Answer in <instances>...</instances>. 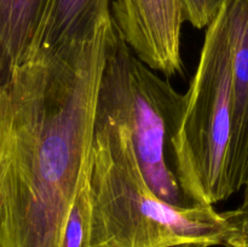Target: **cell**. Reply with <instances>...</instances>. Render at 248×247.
I'll list each match as a JSON object with an SVG mask.
<instances>
[{"instance_id":"cell-7","label":"cell","mask_w":248,"mask_h":247,"mask_svg":"<svg viewBox=\"0 0 248 247\" xmlns=\"http://www.w3.org/2000/svg\"><path fill=\"white\" fill-rule=\"evenodd\" d=\"M110 5L111 0H50L31 55L92 35L111 18Z\"/></svg>"},{"instance_id":"cell-4","label":"cell","mask_w":248,"mask_h":247,"mask_svg":"<svg viewBox=\"0 0 248 247\" xmlns=\"http://www.w3.org/2000/svg\"><path fill=\"white\" fill-rule=\"evenodd\" d=\"M184 94L135 55L114 24L106 46L97 110L124 124L132 136L140 170L161 200L195 206L174 172L173 139L181 124Z\"/></svg>"},{"instance_id":"cell-11","label":"cell","mask_w":248,"mask_h":247,"mask_svg":"<svg viewBox=\"0 0 248 247\" xmlns=\"http://www.w3.org/2000/svg\"><path fill=\"white\" fill-rule=\"evenodd\" d=\"M182 16L196 29L207 28L216 18L225 0H179Z\"/></svg>"},{"instance_id":"cell-2","label":"cell","mask_w":248,"mask_h":247,"mask_svg":"<svg viewBox=\"0 0 248 247\" xmlns=\"http://www.w3.org/2000/svg\"><path fill=\"white\" fill-rule=\"evenodd\" d=\"M91 247L222 246L227 222L213 206L167 203L148 184L124 124L96 109L90 167Z\"/></svg>"},{"instance_id":"cell-9","label":"cell","mask_w":248,"mask_h":247,"mask_svg":"<svg viewBox=\"0 0 248 247\" xmlns=\"http://www.w3.org/2000/svg\"><path fill=\"white\" fill-rule=\"evenodd\" d=\"M90 167L91 156L82 172L79 190L74 199L61 247H91V199H90Z\"/></svg>"},{"instance_id":"cell-8","label":"cell","mask_w":248,"mask_h":247,"mask_svg":"<svg viewBox=\"0 0 248 247\" xmlns=\"http://www.w3.org/2000/svg\"><path fill=\"white\" fill-rule=\"evenodd\" d=\"M50 0H0V85L31 55Z\"/></svg>"},{"instance_id":"cell-6","label":"cell","mask_w":248,"mask_h":247,"mask_svg":"<svg viewBox=\"0 0 248 247\" xmlns=\"http://www.w3.org/2000/svg\"><path fill=\"white\" fill-rule=\"evenodd\" d=\"M232 34V138L227 186L232 196L248 183V0H225Z\"/></svg>"},{"instance_id":"cell-1","label":"cell","mask_w":248,"mask_h":247,"mask_svg":"<svg viewBox=\"0 0 248 247\" xmlns=\"http://www.w3.org/2000/svg\"><path fill=\"white\" fill-rule=\"evenodd\" d=\"M113 18L0 85V247H61L91 156Z\"/></svg>"},{"instance_id":"cell-12","label":"cell","mask_w":248,"mask_h":247,"mask_svg":"<svg viewBox=\"0 0 248 247\" xmlns=\"http://www.w3.org/2000/svg\"><path fill=\"white\" fill-rule=\"evenodd\" d=\"M164 247H211L208 242L205 241H183V242H177V244L169 245V246Z\"/></svg>"},{"instance_id":"cell-5","label":"cell","mask_w":248,"mask_h":247,"mask_svg":"<svg viewBox=\"0 0 248 247\" xmlns=\"http://www.w3.org/2000/svg\"><path fill=\"white\" fill-rule=\"evenodd\" d=\"M111 18L131 50L166 77L183 72L179 0H111Z\"/></svg>"},{"instance_id":"cell-10","label":"cell","mask_w":248,"mask_h":247,"mask_svg":"<svg viewBox=\"0 0 248 247\" xmlns=\"http://www.w3.org/2000/svg\"><path fill=\"white\" fill-rule=\"evenodd\" d=\"M244 188V198L239 207L222 212L227 222L223 247H248V183Z\"/></svg>"},{"instance_id":"cell-3","label":"cell","mask_w":248,"mask_h":247,"mask_svg":"<svg viewBox=\"0 0 248 247\" xmlns=\"http://www.w3.org/2000/svg\"><path fill=\"white\" fill-rule=\"evenodd\" d=\"M232 114V34L223 4L206 28L198 69L184 93L173 139L174 172L183 193L195 205L213 206L229 198Z\"/></svg>"}]
</instances>
